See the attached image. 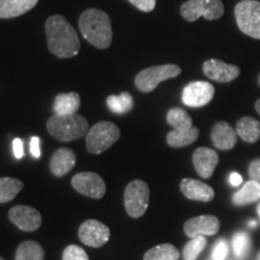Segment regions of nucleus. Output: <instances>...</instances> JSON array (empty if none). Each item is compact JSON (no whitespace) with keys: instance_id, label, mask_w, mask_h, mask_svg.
<instances>
[{"instance_id":"obj_26","label":"nucleus","mask_w":260,"mask_h":260,"mask_svg":"<svg viewBox=\"0 0 260 260\" xmlns=\"http://www.w3.org/2000/svg\"><path fill=\"white\" fill-rule=\"evenodd\" d=\"M45 253L42 247L35 241H24L18 246L15 260H44Z\"/></svg>"},{"instance_id":"obj_43","label":"nucleus","mask_w":260,"mask_h":260,"mask_svg":"<svg viewBox=\"0 0 260 260\" xmlns=\"http://www.w3.org/2000/svg\"><path fill=\"white\" fill-rule=\"evenodd\" d=\"M0 260H4V259H3V258H2V256H0Z\"/></svg>"},{"instance_id":"obj_18","label":"nucleus","mask_w":260,"mask_h":260,"mask_svg":"<svg viewBox=\"0 0 260 260\" xmlns=\"http://www.w3.org/2000/svg\"><path fill=\"white\" fill-rule=\"evenodd\" d=\"M76 164V155L70 148H58L52 155L50 161L51 172L57 177H61L69 174Z\"/></svg>"},{"instance_id":"obj_12","label":"nucleus","mask_w":260,"mask_h":260,"mask_svg":"<svg viewBox=\"0 0 260 260\" xmlns=\"http://www.w3.org/2000/svg\"><path fill=\"white\" fill-rule=\"evenodd\" d=\"M9 218L18 229L23 232H35L42 223L41 214L32 207L18 205L9 211Z\"/></svg>"},{"instance_id":"obj_16","label":"nucleus","mask_w":260,"mask_h":260,"mask_svg":"<svg viewBox=\"0 0 260 260\" xmlns=\"http://www.w3.org/2000/svg\"><path fill=\"white\" fill-rule=\"evenodd\" d=\"M181 191L189 200L203 201L209 203L214 198V190L209 184L204 182L193 180V178H184L180 184Z\"/></svg>"},{"instance_id":"obj_24","label":"nucleus","mask_w":260,"mask_h":260,"mask_svg":"<svg viewBox=\"0 0 260 260\" xmlns=\"http://www.w3.org/2000/svg\"><path fill=\"white\" fill-rule=\"evenodd\" d=\"M180 252L175 246L170 243H162L148 249L145 253L144 260H178Z\"/></svg>"},{"instance_id":"obj_40","label":"nucleus","mask_w":260,"mask_h":260,"mask_svg":"<svg viewBox=\"0 0 260 260\" xmlns=\"http://www.w3.org/2000/svg\"><path fill=\"white\" fill-rule=\"evenodd\" d=\"M256 210H258V214H259V219H260V203H259V205H258V209H256Z\"/></svg>"},{"instance_id":"obj_4","label":"nucleus","mask_w":260,"mask_h":260,"mask_svg":"<svg viewBox=\"0 0 260 260\" xmlns=\"http://www.w3.org/2000/svg\"><path fill=\"white\" fill-rule=\"evenodd\" d=\"M121 132L116 124L106 121L98 122L87 133V149L93 154L103 153L115 144Z\"/></svg>"},{"instance_id":"obj_17","label":"nucleus","mask_w":260,"mask_h":260,"mask_svg":"<svg viewBox=\"0 0 260 260\" xmlns=\"http://www.w3.org/2000/svg\"><path fill=\"white\" fill-rule=\"evenodd\" d=\"M237 136L239 135L236 130L224 121L217 122L211 130V140L214 147L223 149V151L234 148L237 142Z\"/></svg>"},{"instance_id":"obj_25","label":"nucleus","mask_w":260,"mask_h":260,"mask_svg":"<svg viewBox=\"0 0 260 260\" xmlns=\"http://www.w3.org/2000/svg\"><path fill=\"white\" fill-rule=\"evenodd\" d=\"M106 104L109 109L116 115H125L132 111L134 100L128 92H123L119 95H110L106 99Z\"/></svg>"},{"instance_id":"obj_21","label":"nucleus","mask_w":260,"mask_h":260,"mask_svg":"<svg viewBox=\"0 0 260 260\" xmlns=\"http://www.w3.org/2000/svg\"><path fill=\"white\" fill-rule=\"evenodd\" d=\"M236 133L243 141L254 144L260 139V123L253 117H242L236 124Z\"/></svg>"},{"instance_id":"obj_29","label":"nucleus","mask_w":260,"mask_h":260,"mask_svg":"<svg viewBox=\"0 0 260 260\" xmlns=\"http://www.w3.org/2000/svg\"><path fill=\"white\" fill-rule=\"evenodd\" d=\"M206 246V239L204 236H197L190 239V241L184 246L183 248V255L184 260H195L198 255L203 252V249Z\"/></svg>"},{"instance_id":"obj_1","label":"nucleus","mask_w":260,"mask_h":260,"mask_svg":"<svg viewBox=\"0 0 260 260\" xmlns=\"http://www.w3.org/2000/svg\"><path fill=\"white\" fill-rule=\"evenodd\" d=\"M47 46L52 54L58 58L75 57L81 50L77 32L64 16H51L45 24Z\"/></svg>"},{"instance_id":"obj_38","label":"nucleus","mask_w":260,"mask_h":260,"mask_svg":"<svg viewBox=\"0 0 260 260\" xmlns=\"http://www.w3.org/2000/svg\"><path fill=\"white\" fill-rule=\"evenodd\" d=\"M255 110H256V112H258L259 116H260V99L256 100V103H255Z\"/></svg>"},{"instance_id":"obj_9","label":"nucleus","mask_w":260,"mask_h":260,"mask_svg":"<svg viewBox=\"0 0 260 260\" xmlns=\"http://www.w3.org/2000/svg\"><path fill=\"white\" fill-rule=\"evenodd\" d=\"M74 189L93 199H102L106 193L105 182L95 172H80L71 180Z\"/></svg>"},{"instance_id":"obj_23","label":"nucleus","mask_w":260,"mask_h":260,"mask_svg":"<svg viewBox=\"0 0 260 260\" xmlns=\"http://www.w3.org/2000/svg\"><path fill=\"white\" fill-rule=\"evenodd\" d=\"M260 200V184L258 182L249 180L243 184V187L239 191H236L233 197L234 204L237 206L248 205Z\"/></svg>"},{"instance_id":"obj_27","label":"nucleus","mask_w":260,"mask_h":260,"mask_svg":"<svg viewBox=\"0 0 260 260\" xmlns=\"http://www.w3.org/2000/svg\"><path fill=\"white\" fill-rule=\"evenodd\" d=\"M167 121L174 130H189L193 128L191 117L180 107H174L169 110Z\"/></svg>"},{"instance_id":"obj_31","label":"nucleus","mask_w":260,"mask_h":260,"mask_svg":"<svg viewBox=\"0 0 260 260\" xmlns=\"http://www.w3.org/2000/svg\"><path fill=\"white\" fill-rule=\"evenodd\" d=\"M63 260H89V258L81 247L70 245L64 249Z\"/></svg>"},{"instance_id":"obj_36","label":"nucleus","mask_w":260,"mask_h":260,"mask_svg":"<svg viewBox=\"0 0 260 260\" xmlns=\"http://www.w3.org/2000/svg\"><path fill=\"white\" fill-rule=\"evenodd\" d=\"M14 154L16 159H22L24 155V149H23V141L21 139L16 138L14 140Z\"/></svg>"},{"instance_id":"obj_41","label":"nucleus","mask_w":260,"mask_h":260,"mask_svg":"<svg viewBox=\"0 0 260 260\" xmlns=\"http://www.w3.org/2000/svg\"><path fill=\"white\" fill-rule=\"evenodd\" d=\"M258 83H259V86H260V75H259V77H258Z\"/></svg>"},{"instance_id":"obj_13","label":"nucleus","mask_w":260,"mask_h":260,"mask_svg":"<svg viewBox=\"0 0 260 260\" xmlns=\"http://www.w3.org/2000/svg\"><path fill=\"white\" fill-rule=\"evenodd\" d=\"M220 226L219 219L211 214L198 216L188 219L184 223L183 230L186 235L190 239L197 236H211L218 233Z\"/></svg>"},{"instance_id":"obj_7","label":"nucleus","mask_w":260,"mask_h":260,"mask_svg":"<svg viewBox=\"0 0 260 260\" xmlns=\"http://www.w3.org/2000/svg\"><path fill=\"white\" fill-rule=\"evenodd\" d=\"M180 12L188 22H195L200 17L214 21L223 16L224 5L220 0H188L181 5Z\"/></svg>"},{"instance_id":"obj_3","label":"nucleus","mask_w":260,"mask_h":260,"mask_svg":"<svg viewBox=\"0 0 260 260\" xmlns=\"http://www.w3.org/2000/svg\"><path fill=\"white\" fill-rule=\"evenodd\" d=\"M48 133L63 142L74 141L88 133V122L81 115H53L47 121Z\"/></svg>"},{"instance_id":"obj_34","label":"nucleus","mask_w":260,"mask_h":260,"mask_svg":"<svg viewBox=\"0 0 260 260\" xmlns=\"http://www.w3.org/2000/svg\"><path fill=\"white\" fill-rule=\"evenodd\" d=\"M248 174L252 181L258 182L260 184V158H256L251 161L248 168Z\"/></svg>"},{"instance_id":"obj_5","label":"nucleus","mask_w":260,"mask_h":260,"mask_svg":"<svg viewBox=\"0 0 260 260\" xmlns=\"http://www.w3.org/2000/svg\"><path fill=\"white\" fill-rule=\"evenodd\" d=\"M237 27L249 38L260 40V2L242 0L234 10Z\"/></svg>"},{"instance_id":"obj_19","label":"nucleus","mask_w":260,"mask_h":260,"mask_svg":"<svg viewBox=\"0 0 260 260\" xmlns=\"http://www.w3.org/2000/svg\"><path fill=\"white\" fill-rule=\"evenodd\" d=\"M39 0H0V18H15L30 11Z\"/></svg>"},{"instance_id":"obj_28","label":"nucleus","mask_w":260,"mask_h":260,"mask_svg":"<svg viewBox=\"0 0 260 260\" xmlns=\"http://www.w3.org/2000/svg\"><path fill=\"white\" fill-rule=\"evenodd\" d=\"M23 189L22 181L16 178L2 177L0 178V204L9 203L15 199L16 195Z\"/></svg>"},{"instance_id":"obj_39","label":"nucleus","mask_w":260,"mask_h":260,"mask_svg":"<svg viewBox=\"0 0 260 260\" xmlns=\"http://www.w3.org/2000/svg\"><path fill=\"white\" fill-rule=\"evenodd\" d=\"M249 226H252V228L256 226V222H255V220H251V222H249Z\"/></svg>"},{"instance_id":"obj_42","label":"nucleus","mask_w":260,"mask_h":260,"mask_svg":"<svg viewBox=\"0 0 260 260\" xmlns=\"http://www.w3.org/2000/svg\"><path fill=\"white\" fill-rule=\"evenodd\" d=\"M258 260H260V252H259V254H258Z\"/></svg>"},{"instance_id":"obj_6","label":"nucleus","mask_w":260,"mask_h":260,"mask_svg":"<svg viewBox=\"0 0 260 260\" xmlns=\"http://www.w3.org/2000/svg\"><path fill=\"white\" fill-rule=\"evenodd\" d=\"M181 74V68L175 64L155 65L140 71L135 77V86L140 92L151 93L158 87V84L165 80L177 77Z\"/></svg>"},{"instance_id":"obj_8","label":"nucleus","mask_w":260,"mask_h":260,"mask_svg":"<svg viewBox=\"0 0 260 260\" xmlns=\"http://www.w3.org/2000/svg\"><path fill=\"white\" fill-rule=\"evenodd\" d=\"M149 204V188L144 181H132L124 190V206L126 213L133 218H140L147 211Z\"/></svg>"},{"instance_id":"obj_2","label":"nucleus","mask_w":260,"mask_h":260,"mask_svg":"<svg viewBox=\"0 0 260 260\" xmlns=\"http://www.w3.org/2000/svg\"><path fill=\"white\" fill-rule=\"evenodd\" d=\"M79 27L83 38L99 50H106L112 42L111 19L99 9H88L80 16Z\"/></svg>"},{"instance_id":"obj_10","label":"nucleus","mask_w":260,"mask_h":260,"mask_svg":"<svg viewBox=\"0 0 260 260\" xmlns=\"http://www.w3.org/2000/svg\"><path fill=\"white\" fill-rule=\"evenodd\" d=\"M214 95V87L205 81H195L184 87L182 102L189 107H203L207 105Z\"/></svg>"},{"instance_id":"obj_30","label":"nucleus","mask_w":260,"mask_h":260,"mask_svg":"<svg viewBox=\"0 0 260 260\" xmlns=\"http://www.w3.org/2000/svg\"><path fill=\"white\" fill-rule=\"evenodd\" d=\"M233 247L237 258H245L251 247L249 236L246 233H237L233 239Z\"/></svg>"},{"instance_id":"obj_11","label":"nucleus","mask_w":260,"mask_h":260,"mask_svg":"<svg viewBox=\"0 0 260 260\" xmlns=\"http://www.w3.org/2000/svg\"><path fill=\"white\" fill-rule=\"evenodd\" d=\"M110 229L105 224L95 219H88L80 225L79 236L84 245L89 247H102L110 240Z\"/></svg>"},{"instance_id":"obj_14","label":"nucleus","mask_w":260,"mask_h":260,"mask_svg":"<svg viewBox=\"0 0 260 260\" xmlns=\"http://www.w3.org/2000/svg\"><path fill=\"white\" fill-rule=\"evenodd\" d=\"M203 71L209 79L220 83L232 82L240 76L239 67L226 64L219 59H209L205 61Z\"/></svg>"},{"instance_id":"obj_20","label":"nucleus","mask_w":260,"mask_h":260,"mask_svg":"<svg viewBox=\"0 0 260 260\" xmlns=\"http://www.w3.org/2000/svg\"><path fill=\"white\" fill-rule=\"evenodd\" d=\"M81 98L79 93H61L54 99V115H75L80 109Z\"/></svg>"},{"instance_id":"obj_37","label":"nucleus","mask_w":260,"mask_h":260,"mask_svg":"<svg viewBox=\"0 0 260 260\" xmlns=\"http://www.w3.org/2000/svg\"><path fill=\"white\" fill-rule=\"evenodd\" d=\"M229 181H230V183H232V186L237 187L242 183V177H241V175L237 174V172H233V174L230 175Z\"/></svg>"},{"instance_id":"obj_32","label":"nucleus","mask_w":260,"mask_h":260,"mask_svg":"<svg viewBox=\"0 0 260 260\" xmlns=\"http://www.w3.org/2000/svg\"><path fill=\"white\" fill-rule=\"evenodd\" d=\"M128 2L144 12H151L155 8V0H128Z\"/></svg>"},{"instance_id":"obj_35","label":"nucleus","mask_w":260,"mask_h":260,"mask_svg":"<svg viewBox=\"0 0 260 260\" xmlns=\"http://www.w3.org/2000/svg\"><path fill=\"white\" fill-rule=\"evenodd\" d=\"M30 153L34 158L39 159L41 155L40 151V139L38 136H32L30 139Z\"/></svg>"},{"instance_id":"obj_15","label":"nucleus","mask_w":260,"mask_h":260,"mask_svg":"<svg viewBox=\"0 0 260 260\" xmlns=\"http://www.w3.org/2000/svg\"><path fill=\"white\" fill-rule=\"evenodd\" d=\"M219 161V157L216 151L211 148L200 147L195 149L193 153V164L195 170L200 177L210 178L212 177L214 169Z\"/></svg>"},{"instance_id":"obj_22","label":"nucleus","mask_w":260,"mask_h":260,"mask_svg":"<svg viewBox=\"0 0 260 260\" xmlns=\"http://www.w3.org/2000/svg\"><path fill=\"white\" fill-rule=\"evenodd\" d=\"M198 138H199V129L195 128V126L189 130L172 129L170 133H168L167 142L170 147L180 148L191 145L194 141H197Z\"/></svg>"},{"instance_id":"obj_33","label":"nucleus","mask_w":260,"mask_h":260,"mask_svg":"<svg viewBox=\"0 0 260 260\" xmlns=\"http://www.w3.org/2000/svg\"><path fill=\"white\" fill-rule=\"evenodd\" d=\"M226 255H228V245L222 240V241H219L216 246H214L212 258L213 260H224Z\"/></svg>"}]
</instances>
